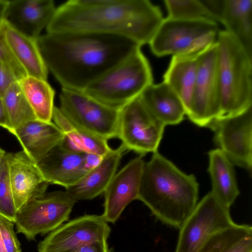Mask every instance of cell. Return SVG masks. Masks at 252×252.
Returning a JSON list of instances; mask_svg holds the SVG:
<instances>
[{
    "label": "cell",
    "instance_id": "1",
    "mask_svg": "<svg viewBox=\"0 0 252 252\" xmlns=\"http://www.w3.org/2000/svg\"><path fill=\"white\" fill-rule=\"evenodd\" d=\"M37 42L62 88L81 92L141 47L125 36L89 32H46Z\"/></svg>",
    "mask_w": 252,
    "mask_h": 252
},
{
    "label": "cell",
    "instance_id": "2",
    "mask_svg": "<svg viewBox=\"0 0 252 252\" xmlns=\"http://www.w3.org/2000/svg\"><path fill=\"white\" fill-rule=\"evenodd\" d=\"M164 18L148 0H70L56 8L47 32H89L149 44Z\"/></svg>",
    "mask_w": 252,
    "mask_h": 252
},
{
    "label": "cell",
    "instance_id": "3",
    "mask_svg": "<svg viewBox=\"0 0 252 252\" xmlns=\"http://www.w3.org/2000/svg\"><path fill=\"white\" fill-rule=\"evenodd\" d=\"M199 184L158 151L145 162L138 199L164 223L180 228L195 207Z\"/></svg>",
    "mask_w": 252,
    "mask_h": 252
},
{
    "label": "cell",
    "instance_id": "4",
    "mask_svg": "<svg viewBox=\"0 0 252 252\" xmlns=\"http://www.w3.org/2000/svg\"><path fill=\"white\" fill-rule=\"evenodd\" d=\"M217 42L221 99L219 118L239 114L252 106V58L225 30L219 31Z\"/></svg>",
    "mask_w": 252,
    "mask_h": 252
},
{
    "label": "cell",
    "instance_id": "5",
    "mask_svg": "<svg viewBox=\"0 0 252 252\" xmlns=\"http://www.w3.org/2000/svg\"><path fill=\"white\" fill-rule=\"evenodd\" d=\"M149 63L141 48L90 84L83 91L99 102L121 110L153 83Z\"/></svg>",
    "mask_w": 252,
    "mask_h": 252
},
{
    "label": "cell",
    "instance_id": "6",
    "mask_svg": "<svg viewBox=\"0 0 252 252\" xmlns=\"http://www.w3.org/2000/svg\"><path fill=\"white\" fill-rule=\"evenodd\" d=\"M219 32L214 21L166 18L149 44L152 52L159 57L194 54L215 43Z\"/></svg>",
    "mask_w": 252,
    "mask_h": 252
},
{
    "label": "cell",
    "instance_id": "7",
    "mask_svg": "<svg viewBox=\"0 0 252 252\" xmlns=\"http://www.w3.org/2000/svg\"><path fill=\"white\" fill-rule=\"evenodd\" d=\"M235 223L229 208L210 191L197 203L179 228L175 252H199L213 235Z\"/></svg>",
    "mask_w": 252,
    "mask_h": 252
},
{
    "label": "cell",
    "instance_id": "8",
    "mask_svg": "<svg viewBox=\"0 0 252 252\" xmlns=\"http://www.w3.org/2000/svg\"><path fill=\"white\" fill-rule=\"evenodd\" d=\"M61 112L86 130L107 140L118 138L120 111L108 107L81 91L62 89Z\"/></svg>",
    "mask_w": 252,
    "mask_h": 252
},
{
    "label": "cell",
    "instance_id": "9",
    "mask_svg": "<svg viewBox=\"0 0 252 252\" xmlns=\"http://www.w3.org/2000/svg\"><path fill=\"white\" fill-rule=\"evenodd\" d=\"M76 202L65 191L45 193L18 210L14 224L29 240L55 230L67 221Z\"/></svg>",
    "mask_w": 252,
    "mask_h": 252
},
{
    "label": "cell",
    "instance_id": "10",
    "mask_svg": "<svg viewBox=\"0 0 252 252\" xmlns=\"http://www.w3.org/2000/svg\"><path fill=\"white\" fill-rule=\"evenodd\" d=\"M218 69V43L205 48L200 56L189 111V119L199 126L208 127L220 111Z\"/></svg>",
    "mask_w": 252,
    "mask_h": 252
},
{
    "label": "cell",
    "instance_id": "11",
    "mask_svg": "<svg viewBox=\"0 0 252 252\" xmlns=\"http://www.w3.org/2000/svg\"><path fill=\"white\" fill-rule=\"evenodd\" d=\"M165 126L137 97L120 111L118 138L127 151L141 156L158 151Z\"/></svg>",
    "mask_w": 252,
    "mask_h": 252
},
{
    "label": "cell",
    "instance_id": "12",
    "mask_svg": "<svg viewBox=\"0 0 252 252\" xmlns=\"http://www.w3.org/2000/svg\"><path fill=\"white\" fill-rule=\"evenodd\" d=\"M216 145L234 165L252 172V106L232 116L214 119L208 126Z\"/></svg>",
    "mask_w": 252,
    "mask_h": 252
},
{
    "label": "cell",
    "instance_id": "13",
    "mask_svg": "<svg viewBox=\"0 0 252 252\" xmlns=\"http://www.w3.org/2000/svg\"><path fill=\"white\" fill-rule=\"evenodd\" d=\"M110 232L102 216L85 215L63 224L38 245V252H74L86 244L107 241Z\"/></svg>",
    "mask_w": 252,
    "mask_h": 252
},
{
    "label": "cell",
    "instance_id": "14",
    "mask_svg": "<svg viewBox=\"0 0 252 252\" xmlns=\"http://www.w3.org/2000/svg\"><path fill=\"white\" fill-rule=\"evenodd\" d=\"M145 163L141 156L136 157L112 178L104 192V212L101 216L107 223H115L126 207L138 199Z\"/></svg>",
    "mask_w": 252,
    "mask_h": 252
},
{
    "label": "cell",
    "instance_id": "15",
    "mask_svg": "<svg viewBox=\"0 0 252 252\" xmlns=\"http://www.w3.org/2000/svg\"><path fill=\"white\" fill-rule=\"evenodd\" d=\"M9 176L17 211L43 195L49 184L37 164L23 150L7 153Z\"/></svg>",
    "mask_w": 252,
    "mask_h": 252
},
{
    "label": "cell",
    "instance_id": "16",
    "mask_svg": "<svg viewBox=\"0 0 252 252\" xmlns=\"http://www.w3.org/2000/svg\"><path fill=\"white\" fill-rule=\"evenodd\" d=\"M252 58V0H202Z\"/></svg>",
    "mask_w": 252,
    "mask_h": 252
},
{
    "label": "cell",
    "instance_id": "17",
    "mask_svg": "<svg viewBox=\"0 0 252 252\" xmlns=\"http://www.w3.org/2000/svg\"><path fill=\"white\" fill-rule=\"evenodd\" d=\"M56 9L52 0H8L4 22L21 33L37 39Z\"/></svg>",
    "mask_w": 252,
    "mask_h": 252
},
{
    "label": "cell",
    "instance_id": "18",
    "mask_svg": "<svg viewBox=\"0 0 252 252\" xmlns=\"http://www.w3.org/2000/svg\"><path fill=\"white\" fill-rule=\"evenodd\" d=\"M84 155L69 151L60 143L37 164L47 183L67 189L76 184L89 171L84 166Z\"/></svg>",
    "mask_w": 252,
    "mask_h": 252
},
{
    "label": "cell",
    "instance_id": "19",
    "mask_svg": "<svg viewBox=\"0 0 252 252\" xmlns=\"http://www.w3.org/2000/svg\"><path fill=\"white\" fill-rule=\"evenodd\" d=\"M126 151L122 144L115 149H111L97 166L89 171L76 184L65 189V192L75 202L94 199L104 192Z\"/></svg>",
    "mask_w": 252,
    "mask_h": 252
},
{
    "label": "cell",
    "instance_id": "20",
    "mask_svg": "<svg viewBox=\"0 0 252 252\" xmlns=\"http://www.w3.org/2000/svg\"><path fill=\"white\" fill-rule=\"evenodd\" d=\"M23 150L35 163L41 161L62 141L64 134L53 122L35 119L26 122L13 132Z\"/></svg>",
    "mask_w": 252,
    "mask_h": 252
},
{
    "label": "cell",
    "instance_id": "21",
    "mask_svg": "<svg viewBox=\"0 0 252 252\" xmlns=\"http://www.w3.org/2000/svg\"><path fill=\"white\" fill-rule=\"evenodd\" d=\"M148 111L164 126L180 124L186 112L176 93L166 83H153L139 96Z\"/></svg>",
    "mask_w": 252,
    "mask_h": 252
},
{
    "label": "cell",
    "instance_id": "22",
    "mask_svg": "<svg viewBox=\"0 0 252 252\" xmlns=\"http://www.w3.org/2000/svg\"><path fill=\"white\" fill-rule=\"evenodd\" d=\"M0 36L27 75L47 80L48 70L39 50L37 39L21 33L5 22L0 27Z\"/></svg>",
    "mask_w": 252,
    "mask_h": 252
},
{
    "label": "cell",
    "instance_id": "23",
    "mask_svg": "<svg viewBox=\"0 0 252 252\" xmlns=\"http://www.w3.org/2000/svg\"><path fill=\"white\" fill-rule=\"evenodd\" d=\"M204 50L194 54L172 56L163 75V81L178 95L186 115L190 106L200 56Z\"/></svg>",
    "mask_w": 252,
    "mask_h": 252
},
{
    "label": "cell",
    "instance_id": "24",
    "mask_svg": "<svg viewBox=\"0 0 252 252\" xmlns=\"http://www.w3.org/2000/svg\"><path fill=\"white\" fill-rule=\"evenodd\" d=\"M52 120L64 134L61 144L69 151L104 156L112 149L108 140L75 125L64 115L59 107L54 106Z\"/></svg>",
    "mask_w": 252,
    "mask_h": 252
},
{
    "label": "cell",
    "instance_id": "25",
    "mask_svg": "<svg viewBox=\"0 0 252 252\" xmlns=\"http://www.w3.org/2000/svg\"><path fill=\"white\" fill-rule=\"evenodd\" d=\"M211 191L224 206L230 208L240 194L234 164L219 148L208 153Z\"/></svg>",
    "mask_w": 252,
    "mask_h": 252
},
{
    "label": "cell",
    "instance_id": "26",
    "mask_svg": "<svg viewBox=\"0 0 252 252\" xmlns=\"http://www.w3.org/2000/svg\"><path fill=\"white\" fill-rule=\"evenodd\" d=\"M18 81L36 119L52 122L55 93L47 80L27 75Z\"/></svg>",
    "mask_w": 252,
    "mask_h": 252
},
{
    "label": "cell",
    "instance_id": "27",
    "mask_svg": "<svg viewBox=\"0 0 252 252\" xmlns=\"http://www.w3.org/2000/svg\"><path fill=\"white\" fill-rule=\"evenodd\" d=\"M199 252H252V227L235 223L213 235Z\"/></svg>",
    "mask_w": 252,
    "mask_h": 252
},
{
    "label": "cell",
    "instance_id": "28",
    "mask_svg": "<svg viewBox=\"0 0 252 252\" xmlns=\"http://www.w3.org/2000/svg\"><path fill=\"white\" fill-rule=\"evenodd\" d=\"M2 97L9 126V131L12 134L23 124L36 119L18 81L8 87Z\"/></svg>",
    "mask_w": 252,
    "mask_h": 252
},
{
    "label": "cell",
    "instance_id": "29",
    "mask_svg": "<svg viewBox=\"0 0 252 252\" xmlns=\"http://www.w3.org/2000/svg\"><path fill=\"white\" fill-rule=\"evenodd\" d=\"M164 2L168 11L167 18L217 22L202 0H164Z\"/></svg>",
    "mask_w": 252,
    "mask_h": 252
},
{
    "label": "cell",
    "instance_id": "30",
    "mask_svg": "<svg viewBox=\"0 0 252 252\" xmlns=\"http://www.w3.org/2000/svg\"><path fill=\"white\" fill-rule=\"evenodd\" d=\"M16 212L6 153L0 168V215L14 222Z\"/></svg>",
    "mask_w": 252,
    "mask_h": 252
},
{
    "label": "cell",
    "instance_id": "31",
    "mask_svg": "<svg viewBox=\"0 0 252 252\" xmlns=\"http://www.w3.org/2000/svg\"><path fill=\"white\" fill-rule=\"evenodd\" d=\"M0 64L11 72L17 81L27 76L26 72L16 59L0 36Z\"/></svg>",
    "mask_w": 252,
    "mask_h": 252
},
{
    "label": "cell",
    "instance_id": "32",
    "mask_svg": "<svg viewBox=\"0 0 252 252\" xmlns=\"http://www.w3.org/2000/svg\"><path fill=\"white\" fill-rule=\"evenodd\" d=\"M14 224L13 221L0 215V231L6 252H21Z\"/></svg>",
    "mask_w": 252,
    "mask_h": 252
},
{
    "label": "cell",
    "instance_id": "33",
    "mask_svg": "<svg viewBox=\"0 0 252 252\" xmlns=\"http://www.w3.org/2000/svg\"><path fill=\"white\" fill-rule=\"evenodd\" d=\"M74 252H110L107 241L93 242L79 248Z\"/></svg>",
    "mask_w": 252,
    "mask_h": 252
},
{
    "label": "cell",
    "instance_id": "34",
    "mask_svg": "<svg viewBox=\"0 0 252 252\" xmlns=\"http://www.w3.org/2000/svg\"><path fill=\"white\" fill-rule=\"evenodd\" d=\"M16 81L17 80L12 73L0 64V93L2 94L8 87Z\"/></svg>",
    "mask_w": 252,
    "mask_h": 252
},
{
    "label": "cell",
    "instance_id": "35",
    "mask_svg": "<svg viewBox=\"0 0 252 252\" xmlns=\"http://www.w3.org/2000/svg\"><path fill=\"white\" fill-rule=\"evenodd\" d=\"M103 156L93 153H85L84 164L85 168L90 171L97 166Z\"/></svg>",
    "mask_w": 252,
    "mask_h": 252
},
{
    "label": "cell",
    "instance_id": "36",
    "mask_svg": "<svg viewBox=\"0 0 252 252\" xmlns=\"http://www.w3.org/2000/svg\"><path fill=\"white\" fill-rule=\"evenodd\" d=\"M0 126L9 130V126L3 101L2 94L0 93Z\"/></svg>",
    "mask_w": 252,
    "mask_h": 252
},
{
    "label": "cell",
    "instance_id": "37",
    "mask_svg": "<svg viewBox=\"0 0 252 252\" xmlns=\"http://www.w3.org/2000/svg\"><path fill=\"white\" fill-rule=\"evenodd\" d=\"M8 0H0V27L4 22V14Z\"/></svg>",
    "mask_w": 252,
    "mask_h": 252
},
{
    "label": "cell",
    "instance_id": "38",
    "mask_svg": "<svg viewBox=\"0 0 252 252\" xmlns=\"http://www.w3.org/2000/svg\"><path fill=\"white\" fill-rule=\"evenodd\" d=\"M0 252H6L0 231Z\"/></svg>",
    "mask_w": 252,
    "mask_h": 252
},
{
    "label": "cell",
    "instance_id": "39",
    "mask_svg": "<svg viewBox=\"0 0 252 252\" xmlns=\"http://www.w3.org/2000/svg\"><path fill=\"white\" fill-rule=\"evenodd\" d=\"M6 152L0 147V168L3 159L6 154Z\"/></svg>",
    "mask_w": 252,
    "mask_h": 252
}]
</instances>
